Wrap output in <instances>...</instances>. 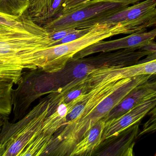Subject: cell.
Segmentation results:
<instances>
[{
    "label": "cell",
    "mask_w": 156,
    "mask_h": 156,
    "mask_svg": "<svg viewBox=\"0 0 156 156\" xmlns=\"http://www.w3.org/2000/svg\"><path fill=\"white\" fill-rule=\"evenodd\" d=\"M29 0H0V16L8 20H15L26 12Z\"/></svg>",
    "instance_id": "obj_15"
},
{
    "label": "cell",
    "mask_w": 156,
    "mask_h": 156,
    "mask_svg": "<svg viewBox=\"0 0 156 156\" xmlns=\"http://www.w3.org/2000/svg\"><path fill=\"white\" fill-rule=\"evenodd\" d=\"M76 29H75V28H69V29L59 30V31H56V32L53 33H48L49 37L50 39L53 41L54 42L53 43H54L64 38L69 33L74 32Z\"/></svg>",
    "instance_id": "obj_24"
},
{
    "label": "cell",
    "mask_w": 156,
    "mask_h": 156,
    "mask_svg": "<svg viewBox=\"0 0 156 156\" xmlns=\"http://www.w3.org/2000/svg\"><path fill=\"white\" fill-rule=\"evenodd\" d=\"M4 118L2 117H0V133L2 131V127L3 124Z\"/></svg>",
    "instance_id": "obj_26"
},
{
    "label": "cell",
    "mask_w": 156,
    "mask_h": 156,
    "mask_svg": "<svg viewBox=\"0 0 156 156\" xmlns=\"http://www.w3.org/2000/svg\"><path fill=\"white\" fill-rule=\"evenodd\" d=\"M0 136H1V133H0ZM5 147L1 144L0 142V156H4L5 152Z\"/></svg>",
    "instance_id": "obj_25"
},
{
    "label": "cell",
    "mask_w": 156,
    "mask_h": 156,
    "mask_svg": "<svg viewBox=\"0 0 156 156\" xmlns=\"http://www.w3.org/2000/svg\"><path fill=\"white\" fill-rule=\"evenodd\" d=\"M49 101L44 110L23 127L7 144L4 156H20L25 147L42 129L47 116L50 114Z\"/></svg>",
    "instance_id": "obj_9"
},
{
    "label": "cell",
    "mask_w": 156,
    "mask_h": 156,
    "mask_svg": "<svg viewBox=\"0 0 156 156\" xmlns=\"http://www.w3.org/2000/svg\"><path fill=\"white\" fill-rule=\"evenodd\" d=\"M53 0H33L23 14L41 26Z\"/></svg>",
    "instance_id": "obj_18"
},
{
    "label": "cell",
    "mask_w": 156,
    "mask_h": 156,
    "mask_svg": "<svg viewBox=\"0 0 156 156\" xmlns=\"http://www.w3.org/2000/svg\"><path fill=\"white\" fill-rule=\"evenodd\" d=\"M146 50L122 49L110 52H101L97 56L75 59L68 61L66 67L73 70L75 79H80L95 70L115 66L127 67L137 64L141 58L147 56Z\"/></svg>",
    "instance_id": "obj_6"
},
{
    "label": "cell",
    "mask_w": 156,
    "mask_h": 156,
    "mask_svg": "<svg viewBox=\"0 0 156 156\" xmlns=\"http://www.w3.org/2000/svg\"><path fill=\"white\" fill-rule=\"evenodd\" d=\"M147 115H149L150 117L144 124L143 129L138 134L137 138L144 135L153 133L156 132V106L150 111Z\"/></svg>",
    "instance_id": "obj_19"
},
{
    "label": "cell",
    "mask_w": 156,
    "mask_h": 156,
    "mask_svg": "<svg viewBox=\"0 0 156 156\" xmlns=\"http://www.w3.org/2000/svg\"><path fill=\"white\" fill-rule=\"evenodd\" d=\"M69 111L70 108L66 103H62L58 104L55 112L45 119L42 130L54 135L66 123L67 115Z\"/></svg>",
    "instance_id": "obj_14"
},
{
    "label": "cell",
    "mask_w": 156,
    "mask_h": 156,
    "mask_svg": "<svg viewBox=\"0 0 156 156\" xmlns=\"http://www.w3.org/2000/svg\"><path fill=\"white\" fill-rule=\"evenodd\" d=\"M48 103L47 100L43 99L22 119L16 122H10L8 119H4L0 136L1 144L6 147L7 144L35 116L40 114L44 110Z\"/></svg>",
    "instance_id": "obj_13"
},
{
    "label": "cell",
    "mask_w": 156,
    "mask_h": 156,
    "mask_svg": "<svg viewBox=\"0 0 156 156\" xmlns=\"http://www.w3.org/2000/svg\"><path fill=\"white\" fill-rule=\"evenodd\" d=\"M155 155L156 156V154H155Z\"/></svg>",
    "instance_id": "obj_29"
},
{
    "label": "cell",
    "mask_w": 156,
    "mask_h": 156,
    "mask_svg": "<svg viewBox=\"0 0 156 156\" xmlns=\"http://www.w3.org/2000/svg\"><path fill=\"white\" fill-rule=\"evenodd\" d=\"M124 34L119 24H97L87 34L72 42L50 47L34 55L35 70L49 73L62 71L68 62L82 49L101 40Z\"/></svg>",
    "instance_id": "obj_3"
},
{
    "label": "cell",
    "mask_w": 156,
    "mask_h": 156,
    "mask_svg": "<svg viewBox=\"0 0 156 156\" xmlns=\"http://www.w3.org/2000/svg\"><path fill=\"white\" fill-rule=\"evenodd\" d=\"M93 27V26L87 27V28L76 29L75 31L69 33L66 36L65 38L60 39L59 41L53 43L50 47L58 45H61V44L69 43V42H72V41H75V40L79 39V38H81L87 34L88 33H89Z\"/></svg>",
    "instance_id": "obj_20"
},
{
    "label": "cell",
    "mask_w": 156,
    "mask_h": 156,
    "mask_svg": "<svg viewBox=\"0 0 156 156\" xmlns=\"http://www.w3.org/2000/svg\"><path fill=\"white\" fill-rule=\"evenodd\" d=\"M106 122L105 118L98 121L74 147L69 156L92 155L102 143Z\"/></svg>",
    "instance_id": "obj_12"
},
{
    "label": "cell",
    "mask_w": 156,
    "mask_h": 156,
    "mask_svg": "<svg viewBox=\"0 0 156 156\" xmlns=\"http://www.w3.org/2000/svg\"><path fill=\"white\" fill-rule=\"evenodd\" d=\"M139 49L146 50L148 52V55L146 58L139 60L137 63H144L156 59V43L154 40L147 45L141 47Z\"/></svg>",
    "instance_id": "obj_23"
},
{
    "label": "cell",
    "mask_w": 156,
    "mask_h": 156,
    "mask_svg": "<svg viewBox=\"0 0 156 156\" xmlns=\"http://www.w3.org/2000/svg\"><path fill=\"white\" fill-rule=\"evenodd\" d=\"M151 76L143 75L130 78L127 82L85 116L76 121L67 122L61 131L54 136L51 144L44 155H70L74 147L98 121L106 117L132 90L148 81Z\"/></svg>",
    "instance_id": "obj_2"
},
{
    "label": "cell",
    "mask_w": 156,
    "mask_h": 156,
    "mask_svg": "<svg viewBox=\"0 0 156 156\" xmlns=\"http://www.w3.org/2000/svg\"><path fill=\"white\" fill-rule=\"evenodd\" d=\"M13 83L0 79V117L9 119L12 111V92Z\"/></svg>",
    "instance_id": "obj_17"
},
{
    "label": "cell",
    "mask_w": 156,
    "mask_h": 156,
    "mask_svg": "<svg viewBox=\"0 0 156 156\" xmlns=\"http://www.w3.org/2000/svg\"><path fill=\"white\" fill-rule=\"evenodd\" d=\"M64 0H53L41 26L58 17L61 14V8Z\"/></svg>",
    "instance_id": "obj_21"
},
{
    "label": "cell",
    "mask_w": 156,
    "mask_h": 156,
    "mask_svg": "<svg viewBox=\"0 0 156 156\" xmlns=\"http://www.w3.org/2000/svg\"><path fill=\"white\" fill-rule=\"evenodd\" d=\"M140 122L130 126L121 132L113 139L112 143L101 154V156H134L133 149L135 141L140 132Z\"/></svg>",
    "instance_id": "obj_11"
},
{
    "label": "cell",
    "mask_w": 156,
    "mask_h": 156,
    "mask_svg": "<svg viewBox=\"0 0 156 156\" xmlns=\"http://www.w3.org/2000/svg\"><path fill=\"white\" fill-rule=\"evenodd\" d=\"M90 1L92 0H64L60 15L68 13L78 6Z\"/></svg>",
    "instance_id": "obj_22"
},
{
    "label": "cell",
    "mask_w": 156,
    "mask_h": 156,
    "mask_svg": "<svg viewBox=\"0 0 156 156\" xmlns=\"http://www.w3.org/2000/svg\"><path fill=\"white\" fill-rule=\"evenodd\" d=\"M137 2L133 0H92L42 26L49 33L75 28L80 24L98 16L118 12Z\"/></svg>",
    "instance_id": "obj_5"
},
{
    "label": "cell",
    "mask_w": 156,
    "mask_h": 156,
    "mask_svg": "<svg viewBox=\"0 0 156 156\" xmlns=\"http://www.w3.org/2000/svg\"><path fill=\"white\" fill-rule=\"evenodd\" d=\"M53 137L54 136L47 134L41 130L38 134L27 145L20 156L44 155L51 144Z\"/></svg>",
    "instance_id": "obj_16"
},
{
    "label": "cell",
    "mask_w": 156,
    "mask_h": 156,
    "mask_svg": "<svg viewBox=\"0 0 156 156\" xmlns=\"http://www.w3.org/2000/svg\"><path fill=\"white\" fill-rule=\"evenodd\" d=\"M133 1H136V2H140V1H143V0H133Z\"/></svg>",
    "instance_id": "obj_27"
},
{
    "label": "cell",
    "mask_w": 156,
    "mask_h": 156,
    "mask_svg": "<svg viewBox=\"0 0 156 156\" xmlns=\"http://www.w3.org/2000/svg\"><path fill=\"white\" fill-rule=\"evenodd\" d=\"M156 92V80H148L132 90L105 118L107 121L122 115Z\"/></svg>",
    "instance_id": "obj_10"
},
{
    "label": "cell",
    "mask_w": 156,
    "mask_h": 156,
    "mask_svg": "<svg viewBox=\"0 0 156 156\" xmlns=\"http://www.w3.org/2000/svg\"><path fill=\"white\" fill-rule=\"evenodd\" d=\"M33 1V0H29V2H31V1Z\"/></svg>",
    "instance_id": "obj_28"
},
{
    "label": "cell",
    "mask_w": 156,
    "mask_h": 156,
    "mask_svg": "<svg viewBox=\"0 0 156 156\" xmlns=\"http://www.w3.org/2000/svg\"><path fill=\"white\" fill-rule=\"evenodd\" d=\"M53 41L42 26L23 14L0 21V79L17 84L23 71L34 70V55Z\"/></svg>",
    "instance_id": "obj_1"
},
{
    "label": "cell",
    "mask_w": 156,
    "mask_h": 156,
    "mask_svg": "<svg viewBox=\"0 0 156 156\" xmlns=\"http://www.w3.org/2000/svg\"><path fill=\"white\" fill-rule=\"evenodd\" d=\"M156 37V25L151 31H143L130 34L127 36L111 41L103 40L94 43L77 53L75 59L83 58L95 53L110 52L122 49H139L154 41Z\"/></svg>",
    "instance_id": "obj_7"
},
{
    "label": "cell",
    "mask_w": 156,
    "mask_h": 156,
    "mask_svg": "<svg viewBox=\"0 0 156 156\" xmlns=\"http://www.w3.org/2000/svg\"><path fill=\"white\" fill-rule=\"evenodd\" d=\"M97 24H119L125 34L147 31L156 25V0H143L118 12L98 16L80 24L76 29Z\"/></svg>",
    "instance_id": "obj_4"
},
{
    "label": "cell",
    "mask_w": 156,
    "mask_h": 156,
    "mask_svg": "<svg viewBox=\"0 0 156 156\" xmlns=\"http://www.w3.org/2000/svg\"><path fill=\"white\" fill-rule=\"evenodd\" d=\"M156 106V92L122 115L106 121L102 142L114 138L130 126L140 122Z\"/></svg>",
    "instance_id": "obj_8"
}]
</instances>
